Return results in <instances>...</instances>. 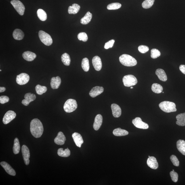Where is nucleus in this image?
Returning <instances> with one entry per match:
<instances>
[{
    "label": "nucleus",
    "instance_id": "nucleus-1",
    "mask_svg": "<svg viewBox=\"0 0 185 185\" xmlns=\"http://www.w3.org/2000/svg\"><path fill=\"white\" fill-rule=\"evenodd\" d=\"M30 129L32 135L36 138L41 137L44 131L43 124L39 119L37 118L33 119L31 121Z\"/></svg>",
    "mask_w": 185,
    "mask_h": 185
},
{
    "label": "nucleus",
    "instance_id": "nucleus-2",
    "mask_svg": "<svg viewBox=\"0 0 185 185\" xmlns=\"http://www.w3.org/2000/svg\"><path fill=\"white\" fill-rule=\"evenodd\" d=\"M119 59L121 64L126 66H134L137 64V61L134 58L125 54L121 55Z\"/></svg>",
    "mask_w": 185,
    "mask_h": 185
},
{
    "label": "nucleus",
    "instance_id": "nucleus-3",
    "mask_svg": "<svg viewBox=\"0 0 185 185\" xmlns=\"http://www.w3.org/2000/svg\"><path fill=\"white\" fill-rule=\"evenodd\" d=\"M159 106L162 111L167 113L177 111L176 105L172 102L163 101L160 103Z\"/></svg>",
    "mask_w": 185,
    "mask_h": 185
},
{
    "label": "nucleus",
    "instance_id": "nucleus-4",
    "mask_svg": "<svg viewBox=\"0 0 185 185\" xmlns=\"http://www.w3.org/2000/svg\"><path fill=\"white\" fill-rule=\"evenodd\" d=\"M78 107L76 100L73 99L68 100L64 106V111L68 113H70L75 111Z\"/></svg>",
    "mask_w": 185,
    "mask_h": 185
},
{
    "label": "nucleus",
    "instance_id": "nucleus-5",
    "mask_svg": "<svg viewBox=\"0 0 185 185\" xmlns=\"http://www.w3.org/2000/svg\"><path fill=\"white\" fill-rule=\"evenodd\" d=\"M39 37L41 41L45 45L49 46L53 43V39L50 35L43 31L39 32Z\"/></svg>",
    "mask_w": 185,
    "mask_h": 185
},
{
    "label": "nucleus",
    "instance_id": "nucleus-6",
    "mask_svg": "<svg viewBox=\"0 0 185 185\" xmlns=\"http://www.w3.org/2000/svg\"><path fill=\"white\" fill-rule=\"evenodd\" d=\"M123 82L124 86L130 87L136 85L137 83V79L132 75H128L123 77Z\"/></svg>",
    "mask_w": 185,
    "mask_h": 185
},
{
    "label": "nucleus",
    "instance_id": "nucleus-7",
    "mask_svg": "<svg viewBox=\"0 0 185 185\" xmlns=\"http://www.w3.org/2000/svg\"><path fill=\"white\" fill-rule=\"evenodd\" d=\"M10 3L20 15L22 16L24 15L25 8L22 2L18 0H13Z\"/></svg>",
    "mask_w": 185,
    "mask_h": 185
},
{
    "label": "nucleus",
    "instance_id": "nucleus-8",
    "mask_svg": "<svg viewBox=\"0 0 185 185\" xmlns=\"http://www.w3.org/2000/svg\"><path fill=\"white\" fill-rule=\"evenodd\" d=\"M30 80V76L28 74L22 73L18 75L16 78V81L17 83L20 85H25Z\"/></svg>",
    "mask_w": 185,
    "mask_h": 185
},
{
    "label": "nucleus",
    "instance_id": "nucleus-9",
    "mask_svg": "<svg viewBox=\"0 0 185 185\" xmlns=\"http://www.w3.org/2000/svg\"><path fill=\"white\" fill-rule=\"evenodd\" d=\"M132 123L136 127L140 129H147L149 128L148 124L142 121L140 117H136L133 119Z\"/></svg>",
    "mask_w": 185,
    "mask_h": 185
},
{
    "label": "nucleus",
    "instance_id": "nucleus-10",
    "mask_svg": "<svg viewBox=\"0 0 185 185\" xmlns=\"http://www.w3.org/2000/svg\"><path fill=\"white\" fill-rule=\"evenodd\" d=\"M16 114L12 111H9L7 112L4 114L3 118V123L5 125L10 123V122L16 118Z\"/></svg>",
    "mask_w": 185,
    "mask_h": 185
},
{
    "label": "nucleus",
    "instance_id": "nucleus-11",
    "mask_svg": "<svg viewBox=\"0 0 185 185\" xmlns=\"http://www.w3.org/2000/svg\"><path fill=\"white\" fill-rule=\"evenodd\" d=\"M22 153L23 159L25 164L27 165H29L30 163L29 158L30 153L29 148L25 145H23L22 148Z\"/></svg>",
    "mask_w": 185,
    "mask_h": 185
},
{
    "label": "nucleus",
    "instance_id": "nucleus-12",
    "mask_svg": "<svg viewBox=\"0 0 185 185\" xmlns=\"http://www.w3.org/2000/svg\"><path fill=\"white\" fill-rule=\"evenodd\" d=\"M25 99L23 100L22 103L25 106H27L30 103L33 101L36 98V96L33 94L29 93L26 94L24 97Z\"/></svg>",
    "mask_w": 185,
    "mask_h": 185
},
{
    "label": "nucleus",
    "instance_id": "nucleus-13",
    "mask_svg": "<svg viewBox=\"0 0 185 185\" xmlns=\"http://www.w3.org/2000/svg\"><path fill=\"white\" fill-rule=\"evenodd\" d=\"M92 62L93 66L96 71H100L101 70L102 64L101 59L99 56H94L93 58Z\"/></svg>",
    "mask_w": 185,
    "mask_h": 185
},
{
    "label": "nucleus",
    "instance_id": "nucleus-14",
    "mask_svg": "<svg viewBox=\"0 0 185 185\" xmlns=\"http://www.w3.org/2000/svg\"><path fill=\"white\" fill-rule=\"evenodd\" d=\"M104 89L103 87L98 86H95L90 91L89 95L91 97L94 98L101 94L104 92Z\"/></svg>",
    "mask_w": 185,
    "mask_h": 185
},
{
    "label": "nucleus",
    "instance_id": "nucleus-15",
    "mask_svg": "<svg viewBox=\"0 0 185 185\" xmlns=\"http://www.w3.org/2000/svg\"><path fill=\"white\" fill-rule=\"evenodd\" d=\"M1 165L3 167L6 172L9 175L15 176L16 172L9 165V164L5 161H2L1 163Z\"/></svg>",
    "mask_w": 185,
    "mask_h": 185
},
{
    "label": "nucleus",
    "instance_id": "nucleus-16",
    "mask_svg": "<svg viewBox=\"0 0 185 185\" xmlns=\"http://www.w3.org/2000/svg\"><path fill=\"white\" fill-rule=\"evenodd\" d=\"M72 137L76 146L81 147L82 144L84 143L81 134L77 132H75L72 135Z\"/></svg>",
    "mask_w": 185,
    "mask_h": 185
},
{
    "label": "nucleus",
    "instance_id": "nucleus-17",
    "mask_svg": "<svg viewBox=\"0 0 185 185\" xmlns=\"http://www.w3.org/2000/svg\"><path fill=\"white\" fill-rule=\"evenodd\" d=\"M147 163L150 168L156 169L158 167V164L156 159L154 157H150L147 159Z\"/></svg>",
    "mask_w": 185,
    "mask_h": 185
},
{
    "label": "nucleus",
    "instance_id": "nucleus-18",
    "mask_svg": "<svg viewBox=\"0 0 185 185\" xmlns=\"http://www.w3.org/2000/svg\"><path fill=\"white\" fill-rule=\"evenodd\" d=\"M61 83V79L59 76L53 77L51 79V86L53 89L59 88Z\"/></svg>",
    "mask_w": 185,
    "mask_h": 185
},
{
    "label": "nucleus",
    "instance_id": "nucleus-19",
    "mask_svg": "<svg viewBox=\"0 0 185 185\" xmlns=\"http://www.w3.org/2000/svg\"><path fill=\"white\" fill-rule=\"evenodd\" d=\"M103 120V117L101 114H97L95 117L93 124L94 129L96 131L99 130L102 125Z\"/></svg>",
    "mask_w": 185,
    "mask_h": 185
},
{
    "label": "nucleus",
    "instance_id": "nucleus-20",
    "mask_svg": "<svg viewBox=\"0 0 185 185\" xmlns=\"http://www.w3.org/2000/svg\"><path fill=\"white\" fill-rule=\"evenodd\" d=\"M112 114L115 118H118L121 114V110L120 106L116 104H112L111 105Z\"/></svg>",
    "mask_w": 185,
    "mask_h": 185
},
{
    "label": "nucleus",
    "instance_id": "nucleus-21",
    "mask_svg": "<svg viewBox=\"0 0 185 185\" xmlns=\"http://www.w3.org/2000/svg\"><path fill=\"white\" fill-rule=\"evenodd\" d=\"M65 140L66 138L64 133L62 132H58L57 136L55 138L54 142L56 144L62 146L65 144Z\"/></svg>",
    "mask_w": 185,
    "mask_h": 185
},
{
    "label": "nucleus",
    "instance_id": "nucleus-22",
    "mask_svg": "<svg viewBox=\"0 0 185 185\" xmlns=\"http://www.w3.org/2000/svg\"><path fill=\"white\" fill-rule=\"evenodd\" d=\"M22 57L28 62H32L36 57V55L34 53L30 51H26L23 53Z\"/></svg>",
    "mask_w": 185,
    "mask_h": 185
},
{
    "label": "nucleus",
    "instance_id": "nucleus-23",
    "mask_svg": "<svg viewBox=\"0 0 185 185\" xmlns=\"http://www.w3.org/2000/svg\"><path fill=\"white\" fill-rule=\"evenodd\" d=\"M156 74L158 76L159 79L163 82L167 80V77L165 72L164 70L161 69H158L156 70Z\"/></svg>",
    "mask_w": 185,
    "mask_h": 185
},
{
    "label": "nucleus",
    "instance_id": "nucleus-24",
    "mask_svg": "<svg viewBox=\"0 0 185 185\" xmlns=\"http://www.w3.org/2000/svg\"><path fill=\"white\" fill-rule=\"evenodd\" d=\"M13 36L15 39L17 40H21L24 38V33L22 30L16 29L14 30L13 33Z\"/></svg>",
    "mask_w": 185,
    "mask_h": 185
},
{
    "label": "nucleus",
    "instance_id": "nucleus-25",
    "mask_svg": "<svg viewBox=\"0 0 185 185\" xmlns=\"http://www.w3.org/2000/svg\"><path fill=\"white\" fill-rule=\"evenodd\" d=\"M177 148L180 153L185 155V141L184 140H180L177 143Z\"/></svg>",
    "mask_w": 185,
    "mask_h": 185
},
{
    "label": "nucleus",
    "instance_id": "nucleus-26",
    "mask_svg": "<svg viewBox=\"0 0 185 185\" xmlns=\"http://www.w3.org/2000/svg\"><path fill=\"white\" fill-rule=\"evenodd\" d=\"M176 118L177 120L176 123L177 125L180 126H185V112L178 114Z\"/></svg>",
    "mask_w": 185,
    "mask_h": 185
},
{
    "label": "nucleus",
    "instance_id": "nucleus-27",
    "mask_svg": "<svg viewBox=\"0 0 185 185\" xmlns=\"http://www.w3.org/2000/svg\"><path fill=\"white\" fill-rule=\"evenodd\" d=\"M92 17V14L90 12H88L86 13L85 16L82 18L80 22L81 24L83 25H87L91 22Z\"/></svg>",
    "mask_w": 185,
    "mask_h": 185
},
{
    "label": "nucleus",
    "instance_id": "nucleus-28",
    "mask_svg": "<svg viewBox=\"0 0 185 185\" xmlns=\"http://www.w3.org/2000/svg\"><path fill=\"white\" fill-rule=\"evenodd\" d=\"M80 9V6L78 4H74L72 6H70L68 10V12L70 14H76L78 13Z\"/></svg>",
    "mask_w": 185,
    "mask_h": 185
},
{
    "label": "nucleus",
    "instance_id": "nucleus-29",
    "mask_svg": "<svg viewBox=\"0 0 185 185\" xmlns=\"http://www.w3.org/2000/svg\"><path fill=\"white\" fill-rule=\"evenodd\" d=\"M113 133L116 136H123L128 134L129 132L127 131L121 129L120 128L116 129L113 131Z\"/></svg>",
    "mask_w": 185,
    "mask_h": 185
},
{
    "label": "nucleus",
    "instance_id": "nucleus-30",
    "mask_svg": "<svg viewBox=\"0 0 185 185\" xmlns=\"http://www.w3.org/2000/svg\"><path fill=\"white\" fill-rule=\"evenodd\" d=\"M58 155L62 157L67 158L70 155V151L67 148L64 150L62 148H60L58 149L57 152Z\"/></svg>",
    "mask_w": 185,
    "mask_h": 185
},
{
    "label": "nucleus",
    "instance_id": "nucleus-31",
    "mask_svg": "<svg viewBox=\"0 0 185 185\" xmlns=\"http://www.w3.org/2000/svg\"><path fill=\"white\" fill-rule=\"evenodd\" d=\"M20 149V146L19 140L17 138H16L14 140V144L13 147V152L14 154H17L19 153Z\"/></svg>",
    "mask_w": 185,
    "mask_h": 185
},
{
    "label": "nucleus",
    "instance_id": "nucleus-32",
    "mask_svg": "<svg viewBox=\"0 0 185 185\" xmlns=\"http://www.w3.org/2000/svg\"><path fill=\"white\" fill-rule=\"evenodd\" d=\"M61 59L63 64L67 66H69L71 62V59H70V56L66 53H65L62 55L61 57Z\"/></svg>",
    "mask_w": 185,
    "mask_h": 185
},
{
    "label": "nucleus",
    "instance_id": "nucleus-33",
    "mask_svg": "<svg viewBox=\"0 0 185 185\" xmlns=\"http://www.w3.org/2000/svg\"><path fill=\"white\" fill-rule=\"evenodd\" d=\"M37 16L39 19L42 21H45L47 18V15L43 9H39L37 10Z\"/></svg>",
    "mask_w": 185,
    "mask_h": 185
},
{
    "label": "nucleus",
    "instance_id": "nucleus-34",
    "mask_svg": "<svg viewBox=\"0 0 185 185\" xmlns=\"http://www.w3.org/2000/svg\"><path fill=\"white\" fill-rule=\"evenodd\" d=\"M152 90L155 93L159 94L162 92L163 88L160 84L154 83L152 84L151 87Z\"/></svg>",
    "mask_w": 185,
    "mask_h": 185
},
{
    "label": "nucleus",
    "instance_id": "nucleus-35",
    "mask_svg": "<svg viewBox=\"0 0 185 185\" xmlns=\"http://www.w3.org/2000/svg\"><path fill=\"white\" fill-rule=\"evenodd\" d=\"M82 67L84 71L88 72L90 69L89 62L87 58H83L82 62Z\"/></svg>",
    "mask_w": 185,
    "mask_h": 185
},
{
    "label": "nucleus",
    "instance_id": "nucleus-36",
    "mask_svg": "<svg viewBox=\"0 0 185 185\" xmlns=\"http://www.w3.org/2000/svg\"><path fill=\"white\" fill-rule=\"evenodd\" d=\"M36 90L37 94L39 95L43 94L46 92L47 91V88L45 86L37 85L36 87Z\"/></svg>",
    "mask_w": 185,
    "mask_h": 185
},
{
    "label": "nucleus",
    "instance_id": "nucleus-37",
    "mask_svg": "<svg viewBox=\"0 0 185 185\" xmlns=\"http://www.w3.org/2000/svg\"><path fill=\"white\" fill-rule=\"evenodd\" d=\"M155 0H145L142 4L143 7L145 9L150 8L153 5Z\"/></svg>",
    "mask_w": 185,
    "mask_h": 185
},
{
    "label": "nucleus",
    "instance_id": "nucleus-38",
    "mask_svg": "<svg viewBox=\"0 0 185 185\" xmlns=\"http://www.w3.org/2000/svg\"><path fill=\"white\" fill-rule=\"evenodd\" d=\"M121 4L118 3L109 4L107 6V9L109 10H116L121 8Z\"/></svg>",
    "mask_w": 185,
    "mask_h": 185
},
{
    "label": "nucleus",
    "instance_id": "nucleus-39",
    "mask_svg": "<svg viewBox=\"0 0 185 185\" xmlns=\"http://www.w3.org/2000/svg\"><path fill=\"white\" fill-rule=\"evenodd\" d=\"M160 52L158 49L154 48L151 50V57L153 59H156V58L160 57Z\"/></svg>",
    "mask_w": 185,
    "mask_h": 185
},
{
    "label": "nucleus",
    "instance_id": "nucleus-40",
    "mask_svg": "<svg viewBox=\"0 0 185 185\" xmlns=\"http://www.w3.org/2000/svg\"><path fill=\"white\" fill-rule=\"evenodd\" d=\"M78 38L79 41L86 42L88 41V37L87 34L85 32H81L78 35Z\"/></svg>",
    "mask_w": 185,
    "mask_h": 185
},
{
    "label": "nucleus",
    "instance_id": "nucleus-41",
    "mask_svg": "<svg viewBox=\"0 0 185 185\" xmlns=\"http://www.w3.org/2000/svg\"><path fill=\"white\" fill-rule=\"evenodd\" d=\"M170 159L173 165L177 167L179 166V161L176 156L172 155L170 156Z\"/></svg>",
    "mask_w": 185,
    "mask_h": 185
},
{
    "label": "nucleus",
    "instance_id": "nucleus-42",
    "mask_svg": "<svg viewBox=\"0 0 185 185\" xmlns=\"http://www.w3.org/2000/svg\"><path fill=\"white\" fill-rule=\"evenodd\" d=\"M170 174L172 181L175 182H177L178 178V175L177 173L172 171L170 172Z\"/></svg>",
    "mask_w": 185,
    "mask_h": 185
},
{
    "label": "nucleus",
    "instance_id": "nucleus-43",
    "mask_svg": "<svg viewBox=\"0 0 185 185\" xmlns=\"http://www.w3.org/2000/svg\"><path fill=\"white\" fill-rule=\"evenodd\" d=\"M149 50L148 46L145 45H140L138 47V50L139 52L142 53H146Z\"/></svg>",
    "mask_w": 185,
    "mask_h": 185
},
{
    "label": "nucleus",
    "instance_id": "nucleus-44",
    "mask_svg": "<svg viewBox=\"0 0 185 185\" xmlns=\"http://www.w3.org/2000/svg\"><path fill=\"white\" fill-rule=\"evenodd\" d=\"M114 42L115 41H114V39H112L107 42V43L105 44L104 48L105 49H108L109 48H112L114 45Z\"/></svg>",
    "mask_w": 185,
    "mask_h": 185
},
{
    "label": "nucleus",
    "instance_id": "nucleus-45",
    "mask_svg": "<svg viewBox=\"0 0 185 185\" xmlns=\"http://www.w3.org/2000/svg\"><path fill=\"white\" fill-rule=\"evenodd\" d=\"M9 98L6 96H1L0 97V103L1 104H4L9 102Z\"/></svg>",
    "mask_w": 185,
    "mask_h": 185
},
{
    "label": "nucleus",
    "instance_id": "nucleus-46",
    "mask_svg": "<svg viewBox=\"0 0 185 185\" xmlns=\"http://www.w3.org/2000/svg\"><path fill=\"white\" fill-rule=\"evenodd\" d=\"M179 69L182 73L185 74V65H181L179 67Z\"/></svg>",
    "mask_w": 185,
    "mask_h": 185
},
{
    "label": "nucleus",
    "instance_id": "nucleus-47",
    "mask_svg": "<svg viewBox=\"0 0 185 185\" xmlns=\"http://www.w3.org/2000/svg\"><path fill=\"white\" fill-rule=\"evenodd\" d=\"M6 90L5 88L4 87H0V93H2L4 92Z\"/></svg>",
    "mask_w": 185,
    "mask_h": 185
},
{
    "label": "nucleus",
    "instance_id": "nucleus-48",
    "mask_svg": "<svg viewBox=\"0 0 185 185\" xmlns=\"http://www.w3.org/2000/svg\"><path fill=\"white\" fill-rule=\"evenodd\" d=\"M133 88V87H131V89H132V88Z\"/></svg>",
    "mask_w": 185,
    "mask_h": 185
},
{
    "label": "nucleus",
    "instance_id": "nucleus-49",
    "mask_svg": "<svg viewBox=\"0 0 185 185\" xmlns=\"http://www.w3.org/2000/svg\"><path fill=\"white\" fill-rule=\"evenodd\" d=\"M173 171H174V170H173Z\"/></svg>",
    "mask_w": 185,
    "mask_h": 185
},
{
    "label": "nucleus",
    "instance_id": "nucleus-50",
    "mask_svg": "<svg viewBox=\"0 0 185 185\" xmlns=\"http://www.w3.org/2000/svg\"><path fill=\"white\" fill-rule=\"evenodd\" d=\"M0 71H1V70H0Z\"/></svg>",
    "mask_w": 185,
    "mask_h": 185
},
{
    "label": "nucleus",
    "instance_id": "nucleus-51",
    "mask_svg": "<svg viewBox=\"0 0 185 185\" xmlns=\"http://www.w3.org/2000/svg\"><path fill=\"white\" fill-rule=\"evenodd\" d=\"M150 157V156H149V157Z\"/></svg>",
    "mask_w": 185,
    "mask_h": 185
}]
</instances>
